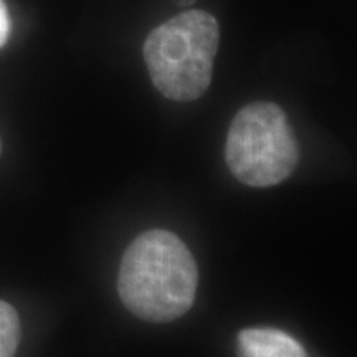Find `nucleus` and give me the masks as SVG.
Listing matches in <instances>:
<instances>
[{"instance_id": "1", "label": "nucleus", "mask_w": 357, "mask_h": 357, "mask_svg": "<svg viewBox=\"0 0 357 357\" xmlns=\"http://www.w3.org/2000/svg\"><path fill=\"white\" fill-rule=\"evenodd\" d=\"M199 268L187 245L169 230H147L124 252L118 273L123 305L137 318L169 323L190 310Z\"/></svg>"}, {"instance_id": "2", "label": "nucleus", "mask_w": 357, "mask_h": 357, "mask_svg": "<svg viewBox=\"0 0 357 357\" xmlns=\"http://www.w3.org/2000/svg\"><path fill=\"white\" fill-rule=\"evenodd\" d=\"M218 43V22L204 10L178 13L159 25L142 48L154 86L169 100H199L211 86Z\"/></svg>"}, {"instance_id": "3", "label": "nucleus", "mask_w": 357, "mask_h": 357, "mask_svg": "<svg viewBox=\"0 0 357 357\" xmlns=\"http://www.w3.org/2000/svg\"><path fill=\"white\" fill-rule=\"evenodd\" d=\"M300 146L288 116L278 105L258 101L236 113L225 142V162L240 182L271 187L291 176Z\"/></svg>"}, {"instance_id": "4", "label": "nucleus", "mask_w": 357, "mask_h": 357, "mask_svg": "<svg viewBox=\"0 0 357 357\" xmlns=\"http://www.w3.org/2000/svg\"><path fill=\"white\" fill-rule=\"evenodd\" d=\"M238 357H307L305 347L275 328H248L236 337Z\"/></svg>"}, {"instance_id": "5", "label": "nucleus", "mask_w": 357, "mask_h": 357, "mask_svg": "<svg viewBox=\"0 0 357 357\" xmlns=\"http://www.w3.org/2000/svg\"><path fill=\"white\" fill-rule=\"evenodd\" d=\"M20 333L19 312L7 301L0 300V357H15Z\"/></svg>"}, {"instance_id": "6", "label": "nucleus", "mask_w": 357, "mask_h": 357, "mask_svg": "<svg viewBox=\"0 0 357 357\" xmlns=\"http://www.w3.org/2000/svg\"><path fill=\"white\" fill-rule=\"evenodd\" d=\"M8 33H10V17H8V10L3 0H0V48L6 45Z\"/></svg>"}, {"instance_id": "7", "label": "nucleus", "mask_w": 357, "mask_h": 357, "mask_svg": "<svg viewBox=\"0 0 357 357\" xmlns=\"http://www.w3.org/2000/svg\"><path fill=\"white\" fill-rule=\"evenodd\" d=\"M178 6H189V3L194 2V0H176Z\"/></svg>"}, {"instance_id": "8", "label": "nucleus", "mask_w": 357, "mask_h": 357, "mask_svg": "<svg viewBox=\"0 0 357 357\" xmlns=\"http://www.w3.org/2000/svg\"><path fill=\"white\" fill-rule=\"evenodd\" d=\"M0 154H2V139H0Z\"/></svg>"}]
</instances>
